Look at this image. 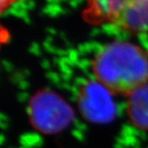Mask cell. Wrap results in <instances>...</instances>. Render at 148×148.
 Returning <instances> with one entry per match:
<instances>
[{
  "instance_id": "5",
  "label": "cell",
  "mask_w": 148,
  "mask_h": 148,
  "mask_svg": "<svg viewBox=\"0 0 148 148\" xmlns=\"http://www.w3.org/2000/svg\"><path fill=\"white\" fill-rule=\"evenodd\" d=\"M127 114L131 123L136 128L148 130V83L128 97Z\"/></svg>"
},
{
  "instance_id": "1",
  "label": "cell",
  "mask_w": 148,
  "mask_h": 148,
  "mask_svg": "<svg viewBox=\"0 0 148 148\" xmlns=\"http://www.w3.org/2000/svg\"><path fill=\"white\" fill-rule=\"evenodd\" d=\"M92 71L112 95L129 97L148 83V52L131 42H112L95 56Z\"/></svg>"
},
{
  "instance_id": "2",
  "label": "cell",
  "mask_w": 148,
  "mask_h": 148,
  "mask_svg": "<svg viewBox=\"0 0 148 148\" xmlns=\"http://www.w3.org/2000/svg\"><path fill=\"white\" fill-rule=\"evenodd\" d=\"M82 18L89 25L109 24L148 37V0H86Z\"/></svg>"
},
{
  "instance_id": "4",
  "label": "cell",
  "mask_w": 148,
  "mask_h": 148,
  "mask_svg": "<svg viewBox=\"0 0 148 148\" xmlns=\"http://www.w3.org/2000/svg\"><path fill=\"white\" fill-rule=\"evenodd\" d=\"M112 94L97 80L82 83L78 90V106L83 117L94 123H107L115 117Z\"/></svg>"
},
{
  "instance_id": "3",
  "label": "cell",
  "mask_w": 148,
  "mask_h": 148,
  "mask_svg": "<svg viewBox=\"0 0 148 148\" xmlns=\"http://www.w3.org/2000/svg\"><path fill=\"white\" fill-rule=\"evenodd\" d=\"M29 121L38 131L44 134L58 133L70 125L74 118L71 105L51 90H39L29 102Z\"/></svg>"
}]
</instances>
